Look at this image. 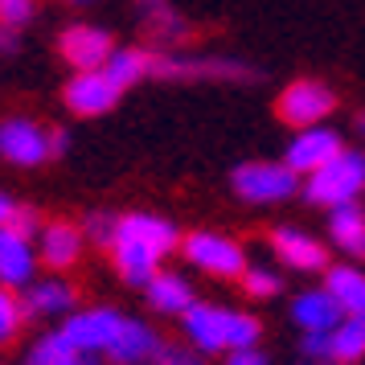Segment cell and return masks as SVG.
I'll return each mask as SVG.
<instances>
[{
	"instance_id": "obj_20",
	"label": "cell",
	"mask_w": 365,
	"mask_h": 365,
	"mask_svg": "<svg viewBox=\"0 0 365 365\" xmlns=\"http://www.w3.org/2000/svg\"><path fill=\"white\" fill-rule=\"evenodd\" d=\"M324 287L332 292V299L341 304L345 316H365V271L349 263H336L324 271Z\"/></svg>"
},
{
	"instance_id": "obj_23",
	"label": "cell",
	"mask_w": 365,
	"mask_h": 365,
	"mask_svg": "<svg viewBox=\"0 0 365 365\" xmlns=\"http://www.w3.org/2000/svg\"><path fill=\"white\" fill-rule=\"evenodd\" d=\"M365 357V316H345L332 329V361L353 365Z\"/></svg>"
},
{
	"instance_id": "obj_30",
	"label": "cell",
	"mask_w": 365,
	"mask_h": 365,
	"mask_svg": "<svg viewBox=\"0 0 365 365\" xmlns=\"http://www.w3.org/2000/svg\"><path fill=\"white\" fill-rule=\"evenodd\" d=\"M9 230L34 238V234H41V222H37V214L29 210V205H17V214H13V222H9Z\"/></svg>"
},
{
	"instance_id": "obj_31",
	"label": "cell",
	"mask_w": 365,
	"mask_h": 365,
	"mask_svg": "<svg viewBox=\"0 0 365 365\" xmlns=\"http://www.w3.org/2000/svg\"><path fill=\"white\" fill-rule=\"evenodd\" d=\"M226 365H267V357L259 349H234L230 357H226Z\"/></svg>"
},
{
	"instance_id": "obj_16",
	"label": "cell",
	"mask_w": 365,
	"mask_h": 365,
	"mask_svg": "<svg viewBox=\"0 0 365 365\" xmlns=\"http://www.w3.org/2000/svg\"><path fill=\"white\" fill-rule=\"evenodd\" d=\"M160 349H165L160 336H156L144 320H132V316H128V320H123V332H119V341L111 345L107 357H111L115 365H148Z\"/></svg>"
},
{
	"instance_id": "obj_36",
	"label": "cell",
	"mask_w": 365,
	"mask_h": 365,
	"mask_svg": "<svg viewBox=\"0 0 365 365\" xmlns=\"http://www.w3.org/2000/svg\"><path fill=\"white\" fill-rule=\"evenodd\" d=\"M66 4H91V0H66Z\"/></svg>"
},
{
	"instance_id": "obj_25",
	"label": "cell",
	"mask_w": 365,
	"mask_h": 365,
	"mask_svg": "<svg viewBox=\"0 0 365 365\" xmlns=\"http://www.w3.org/2000/svg\"><path fill=\"white\" fill-rule=\"evenodd\" d=\"M21 320H25V304L9 287H0V345H9L21 332Z\"/></svg>"
},
{
	"instance_id": "obj_33",
	"label": "cell",
	"mask_w": 365,
	"mask_h": 365,
	"mask_svg": "<svg viewBox=\"0 0 365 365\" xmlns=\"http://www.w3.org/2000/svg\"><path fill=\"white\" fill-rule=\"evenodd\" d=\"M13 214H17V201L9 197V193H0V230L13 222Z\"/></svg>"
},
{
	"instance_id": "obj_24",
	"label": "cell",
	"mask_w": 365,
	"mask_h": 365,
	"mask_svg": "<svg viewBox=\"0 0 365 365\" xmlns=\"http://www.w3.org/2000/svg\"><path fill=\"white\" fill-rule=\"evenodd\" d=\"M279 271H271V267H247L242 271V292L255 299H271V296H279Z\"/></svg>"
},
{
	"instance_id": "obj_18",
	"label": "cell",
	"mask_w": 365,
	"mask_h": 365,
	"mask_svg": "<svg viewBox=\"0 0 365 365\" xmlns=\"http://www.w3.org/2000/svg\"><path fill=\"white\" fill-rule=\"evenodd\" d=\"M329 238L332 247L349 255V259H365V210L357 201L349 205H336L329 214Z\"/></svg>"
},
{
	"instance_id": "obj_32",
	"label": "cell",
	"mask_w": 365,
	"mask_h": 365,
	"mask_svg": "<svg viewBox=\"0 0 365 365\" xmlns=\"http://www.w3.org/2000/svg\"><path fill=\"white\" fill-rule=\"evenodd\" d=\"M66 148H70V135L62 132V128H53L50 132V156H66Z\"/></svg>"
},
{
	"instance_id": "obj_8",
	"label": "cell",
	"mask_w": 365,
	"mask_h": 365,
	"mask_svg": "<svg viewBox=\"0 0 365 365\" xmlns=\"http://www.w3.org/2000/svg\"><path fill=\"white\" fill-rule=\"evenodd\" d=\"M123 320L128 316L115 312V308H86V312H74L62 324V332H66L70 341L78 349H86V353H111V345L119 341V332H123Z\"/></svg>"
},
{
	"instance_id": "obj_17",
	"label": "cell",
	"mask_w": 365,
	"mask_h": 365,
	"mask_svg": "<svg viewBox=\"0 0 365 365\" xmlns=\"http://www.w3.org/2000/svg\"><path fill=\"white\" fill-rule=\"evenodd\" d=\"M144 296H148V304L156 308V312H165V316H185L193 304H197L189 279L177 275V271H156V275L148 279V287H144Z\"/></svg>"
},
{
	"instance_id": "obj_14",
	"label": "cell",
	"mask_w": 365,
	"mask_h": 365,
	"mask_svg": "<svg viewBox=\"0 0 365 365\" xmlns=\"http://www.w3.org/2000/svg\"><path fill=\"white\" fill-rule=\"evenodd\" d=\"M83 242H86V234L74 222H50L37 234V259H46V267H53V271H66V267L78 263Z\"/></svg>"
},
{
	"instance_id": "obj_15",
	"label": "cell",
	"mask_w": 365,
	"mask_h": 365,
	"mask_svg": "<svg viewBox=\"0 0 365 365\" xmlns=\"http://www.w3.org/2000/svg\"><path fill=\"white\" fill-rule=\"evenodd\" d=\"M292 320H296L304 332H332L345 312H341V304L332 299L329 287H308V292H299L292 299Z\"/></svg>"
},
{
	"instance_id": "obj_34",
	"label": "cell",
	"mask_w": 365,
	"mask_h": 365,
	"mask_svg": "<svg viewBox=\"0 0 365 365\" xmlns=\"http://www.w3.org/2000/svg\"><path fill=\"white\" fill-rule=\"evenodd\" d=\"M9 50H17V29H4L0 25V53H9Z\"/></svg>"
},
{
	"instance_id": "obj_6",
	"label": "cell",
	"mask_w": 365,
	"mask_h": 365,
	"mask_svg": "<svg viewBox=\"0 0 365 365\" xmlns=\"http://www.w3.org/2000/svg\"><path fill=\"white\" fill-rule=\"evenodd\" d=\"M332 107H336V95H332V86H324L320 78H296V83L283 86L279 103H275V115L287 123V128H320L324 119L332 115Z\"/></svg>"
},
{
	"instance_id": "obj_12",
	"label": "cell",
	"mask_w": 365,
	"mask_h": 365,
	"mask_svg": "<svg viewBox=\"0 0 365 365\" xmlns=\"http://www.w3.org/2000/svg\"><path fill=\"white\" fill-rule=\"evenodd\" d=\"M271 250H275L292 271H329V250H324V242L312 238V234L296 230V226L271 230Z\"/></svg>"
},
{
	"instance_id": "obj_9",
	"label": "cell",
	"mask_w": 365,
	"mask_h": 365,
	"mask_svg": "<svg viewBox=\"0 0 365 365\" xmlns=\"http://www.w3.org/2000/svg\"><path fill=\"white\" fill-rule=\"evenodd\" d=\"M58 50H62V58L70 62L74 74H83V70H103L107 66V58L115 53V46H111V34H107V29L83 25V21H78V25H66V29H62Z\"/></svg>"
},
{
	"instance_id": "obj_37",
	"label": "cell",
	"mask_w": 365,
	"mask_h": 365,
	"mask_svg": "<svg viewBox=\"0 0 365 365\" xmlns=\"http://www.w3.org/2000/svg\"><path fill=\"white\" fill-rule=\"evenodd\" d=\"M320 365H341V361H320Z\"/></svg>"
},
{
	"instance_id": "obj_35",
	"label": "cell",
	"mask_w": 365,
	"mask_h": 365,
	"mask_svg": "<svg viewBox=\"0 0 365 365\" xmlns=\"http://www.w3.org/2000/svg\"><path fill=\"white\" fill-rule=\"evenodd\" d=\"M357 132L365 135V111H361V115H357Z\"/></svg>"
},
{
	"instance_id": "obj_5",
	"label": "cell",
	"mask_w": 365,
	"mask_h": 365,
	"mask_svg": "<svg viewBox=\"0 0 365 365\" xmlns=\"http://www.w3.org/2000/svg\"><path fill=\"white\" fill-rule=\"evenodd\" d=\"M181 250L185 259L205 271V275H214V279H242V271H247V250L238 247L234 238L226 234H214V230H193L181 238Z\"/></svg>"
},
{
	"instance_id": "obj_4",
	"label": "cell",
	"mask_w": 365,
	"mask_h": 365,
	"mask_svg": "<svg viewBox=\"0 0 365 365\" xmlns=\"http://www.w3.org/2000/svg\"><path fill=\"white\" fill-rule=\"evenodd\" d=\"M230 185L250 205H275V201H287L299 189V173H292L283 160H250V165L234 168Z\"/></svg>"
},
{
	"instance_id": "obj_27",
	"label": "cell",
	"mask_w": 365,
	"mask_h": 365,
	"mask_svg": "<svg viewBox=\"0 0 365 365\" xmlns=\"http://www.w3.org/2000/svg\"><path fill=\"white\" fill-rule=\"evenodd\" d=\"M34 21V0H0V25L4 29H21Z\"/></svg>"
},
{
	"instance_id": "obj_21",
	"label": "cell",
	"mask_w": 365,
	"mask_h": 365,
	"mask_svg": "<svg viewBox=\"0 0 365 365\" xmlns=\"http://www.w3.org/2000/svg\"><path fill=\"white\" fill-rule=\"evenodd\" d=\"M103 74L111 78V83L119 86V91H128V86L144 83L148 74H156V58H152L148 50H135V46H123V50H115L111 58H107V66H103Z\"/></svg>"
},
{
	"instance_id": "obj_10",
	"label": "cell",
	"mask_w": 365,
	"mask_h": 365,
	"mask_svg": "<svg viewBox=\"0 0 365 365\" xmlns=\"http://www.w3.org/2000/svg\"><path fill=\"white\" fill-rule=\"evenodd\" d=\"M341 152H345L341 135L320 123V128H304V132H296V140H292L287 152H283V165L292 168V173H299V177H312L316 168H324L332 156H341Z\"/></svg>"
},
{
	"instance_id": "obj_2",
	"label": "cell",
	"mask_w": 365,
	"mask_h": 365,
	"mask_svg": "<svg viewBox=\"0 0 365 365\" xmlns=\"http://www.w3.org/2000/svg\"><path fill=\"white\" fill-rule=\"evenodd\" d=\"M181 329H185V336L193 341V349H197V353L259 349V336H263L259 316L234 312V308H222V304H201V299L181 316Z\"/></svg>"
},
{
	"instance_id": "obj_22",
	"label": "cell",
	"mask_w": 365,
	"mask_h": 365,
	"mask_svg": "<svg viewBox=\"0 0 365 365\" xmlns=\"http://www.w3.org/2000/svg\"><path fill=\"white\" fill-rule=\"evenodd\" d=\"M74 308V287L66 279H46L25 287V316H62Z\"/></svg>"
},
{
	"instance_id": "obj_13",
	"label": "cell",
	"mask_w": 365,
	"mask_h": 365,
	"mask_svg": "<svg viewBox=\"0 0 365 365\" xmlns=\"http://www.w3.org/2000/svg\"><path fill=\"white\" fill-rule=\"evenodd\" d=\"M37 271V250L34 238H25L17 230H0V287H29Z\"/></svg>"
},
{
	"instance_id": "obj_3",
	"label": "cell",
	"mask_w": 365,
	"mask_h": 365,
	"mask_svg": "<svg viewBox=\"0 0 365 365\" xmlns=\"http://www.w3.org/2000/svg\"><path fill=\"white\" fill-rule=\"evenodd\" d=\"M361 189H365V152L345 148L341 156H332L329 165L316 168L312 177L304 181V197L312 201V205L336 210V205L357 201Z\"/></svg>"
},
{
	"instance_id": "obj_28",
	"label": "cell",
	"mask_w": 365,
	"mask_h": 365,
	"mask_svg": "<svg viewBox=\"0 0 365 365\" xmlns=\"http://www.w3.org/2000/svg\"><path fill=\"white\" fill-rule=\"evenodd\" d=\"M299 349L308 353V361H332V332H304Z\"/></svg>"
},
{
	"instance_id": "obj_29",
	"label": "cell",
	"mask_w": 365,
	"mask_h": 365,
	"mask_svg": "<svg viewBox=\"0 0 365 365\" xmlns=\"http://www.w3.org/2000/svg\"><path fill=\"white\" fill-rule=\"evenodd\" d=\"M148 365H205V361H201V353H189V349H168L165 345Z\"/></svg>"
},
{
	"instance_id": "obj_11",
	"label": "cell",
	"mask_w": 365,
	"mask_h": 365,
	"mask_svg": "<svg viewBox=\"0 0 365 365\" xmlns=\"http://www.w3.org/2000/svg\"><path fill=\"white\" fill-rule=\"evenodd\" d=\"M119 91L103 70H83V74H74L66 83V91H62V99H66V107L74 111V115L83 119H95V115H107L111 107L119 103Z\"/></svg>"
},
{
	"instance_id": "obj_7",
	"label": "cell",
	"mask_w": 365,
	"mask_h": 365,
	"mask_svg": "<svg viewBox=\"0 0 365 365\" xmlns=\"http://www.w3.org/2000/svg\"><path fill=\"white\" fill-rule=\"evenodd\" d=\"M0 156L9 165H21V168H34V165H46L53 160L50 156V132L34 123L25 115H13L0 123Z\"/></svg>"
},
{
	"instance_id": "obj_26",
	"label": "cell",
	"mask_w": 365,
	"mask_h": 365,
	"mask_svg": "<svg viewBox=\"0 0 365 365\" xmlns=\"http://www.w3.org/2000/svg\"><path fill=\"white\" fill-rule=\"evenodd\" d=\"M115 230H119V217H111V214H86V222H83L86 238H91L95 247H107V250L115 242Z\"/></svg>"
},
{
	"instance_id": "obj_1",
	"label": "cell",
	"mask_w": 365,
	"mask_h": 365,
	"mask_svg": "<svg viewBox=\"0 0 365 365\" xmlns=\"http://www.w3.org/2000/svg\"><path fill=\"white\" fill-rule=\"evenodd\" d=\"M181 242L177 226L160 214H123L119 217L115 242H111V259L115 271L132 287H148V279L160 271L165 255H173Z\"/></svg>"
},
{
	"instance_id": "obj_19",
	"label": "cell",
	"mask_w": 365,
	"mask_h": 365,
	"mask_svg": "<svg viewBox=\"0 0 365 365\" xmlns=\"http://www.w3.org/2000/svg\"><path fill=\"white\" fill-rule=\"evenodd\" d=\"M25 365H99V357L86 353V349H78L66 332L58 329V332H46V336L25 353Z\"/></svg>"
}]
</instances>
